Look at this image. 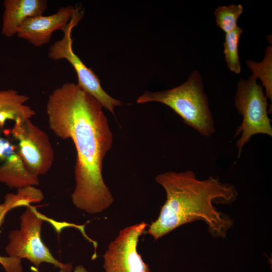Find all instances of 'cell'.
<instances>
[{
    "label": "cell",
    "mask_w": 272,
    "mask_h": 272,
    "mask_svg": "<svg viewBox=\"0 0 272 272\" xmlns=\"http://www.w3.org/2000/svg\"><path fill=\"white\" fill-rule=\"evenodd\" d=\"M20 216V227L10 231L5 250L9 256L26 258L38 268L42 262H47L59 267L63 272H71L73 265L63 263L56 259L41 238V230L46 217L35 207L27 205Z\"/></svg>",
    "instance_id": "obj_5"
},
{
    "label": "cell",
    "mask_w": 272,
    "mask_h": 272,
    "mask_svg": "<svg viewBox=\"0 0 272 272\" xmlns=\"http://www.w3.org/2000/svg\"><path fill=\"white\" fill-rule=\"evenodd\" d=\"M0 263L6 272H23L21 259L0 255Z\"/></svg>",
    "instance_id": "obj_17"
},
{
    "label": "cell",
    "mask_w": 272,
    "mask_h": 272,
    "mask_svg": "<svg viewBox=\"0 0 272 272\" xmlns=\"http://www.w3.org/2000/svg\"><path fill=\"white\" fill-rule=\"evenodd\" d=\"M29 100L28 96L15 90H0V129L7 120L31 119L35 115V111L26 104Z\"/></svg>",
    "instance_id": "obj_12"
},
{
    "label": "cell",
    "mask_w": 272,
    "mask_h": 272,
    "mask_svg": "<svg viewBox=\"0 0 272 272\" xmlns=\"http://www.w3.org/2000/svg\"><path fill=\"white\" fill-rule=\"evenodd\" d=\"M242 12L240 4L218 7L214 12L217 25L225 33L233 31L238 27L237 20Z\"/></svg>",
    "instance_id": "obj_16"
},
{
    "label": "cell",
    "mask_w": 272,
    "mask_h": 272,
    "mask_svg": "<svg viewBox=\"0 0 272 272\" xmlns=\"http://www.w3.org/2000/svg\"><path fill=\"white\" fill-rule=\"evenodd\" d=\"M150 102L168 106L182 118L185 123L204 137H210L215 132L202 77L197 71H193L187 80L178 87L155 92L145 91L137 100V103Z\"/></svg>",
    "instance_id": "obj_3"
},
{
    "label": "cell",
    "mask_w": 272,
    "mask_h": 272,
    "mask_svg": "<svg viewBox=\"0 0 272 272\" xmlns=\"http://www.w3.org/2000/svg\"><path fill=\"white\" fill-rule=\"evenodd\" d=\"M75 11L73 6L60 7L52 15L31 17L25 20L19 27L17 35L36 47L47 44L52 35L61 30L70 22Z\"/></svg>",
    "instance_id": "obj_9"
},
{
    "label": "cell",
    "mask_w": 272,
    "mask_h": 272,
    "mask_svg": "<svg viewBox=\"0 0 272 272\" xmlns=\"http://www.w3.org/2000/svg\"><path fill=\"white\" fill-rule=\"evenodd\" d=\"M10 132L18 142V153L26 169L37 176L46 174L54 160L48 135L31 119L15 121Z\"/></svg>",
    "instance_id": "obj_7"
},
{
    "label": "cell",
    "mask_w": 272,
    "mask_h": 272,
    "mask_svg": "<svg viewBox=\"0 0 272 272\" xmlns=\"http://www.w3.org/2000/svg\"><path fill=\"white\" fill-rule=\"evenodd\" d=\"M59 272H63L62 270H60ZM74 272H88L86 268L82 265H78L74 269Z\"/></svg>",
    "instance_id": "obj_18"
},
{
    "label": "cell",
    "mask_w": 272,
    "mask_h": 272,
    "mask_svg": "<svg viewBox=\"0 0 272 272\" xmlns=\"http://www.w3.org/2000/svg\"><path fill=\"white\" fill-rule=\"evenodd\" d=\"M2 33L10 37L17 34L23 22L31 17L43 15L47 7L46 0H5L3 2Z\"/></svg>",
    "instance_id": "obj_11"
},
{
    "label": "cell",
    "mask_w": 272,
    "mask_h": 272,
    "mask_svg": "<svg viewBox=\"0 0 272 272\" xmlns=\"http://www.w3.org/2000/svg\"><path fill=\"white\" fill-rule=\"evenodd\" d=\"M83 15V10L80 7H76L70 22L62 31L63 37L51 45L48 56L53 60L65 59L69 61L77 74L78 86L95 98L103 107L114 114V107L121 105L122 102L105 92L102 88L98 77L91 69L84 63L73 49L72 31L79 24Z\"/></svg>",
    "instance_id": "obj_6"
},
{
    "label": "cell",
    "mask_w": 272,
    "mask_h": 272,
    "mask_svg": "<svg viewBox=\"0 0 272 272\" xmlns=\"http://www.w3.org/2000/svg\"><path fill=\"white\" fill-rule=\"evenodd\" d=\"M0 162V182L10 188H20L33 181L34 176L26 169L17 146L2 137L1 130Z\"/></svg>",
    "instance_id": "obj_10"
},
{
    "label": "cell",
    "mask_w": 272,
    "mask_h": 272,
    "mask_svg": "<svg viewBox=\"0 0 272 272\" xmlns=\"http://www.w3.org/2000/svg\"><path fill=\"white\" fill-rule=\"evenodd\" d=\"M267 98L262 87L257 83V78L253 75L247 80L241 79L237 83L234 103L237 112L243 117L234 136L235 138L241 134L236 142L238 158L243 147L253 135L264 134L272 136Z\"/></svg>",
    "instance_id": "obj_4"
},
{
    "label": "cell",
    "mask_w": 272,
    "mask_h": 272,
    "mask_svg": "<svg viewBox=\"0 0 272 272\" xmlns=\"http://www.w3.org/2000/svg\"><path fill=\"white\" fill-rule=\"evenodd\" d=\"M43 197L42 192L34 186L18 188L16 193H7L4 202L0 203V227L9 211L17 207L39 202Z\"/></svg>",
    "instance_id": "obj_13"
},
{
    "label": "cell",
    "mask_w": 272,
    "mask_h": 272,
    "mask_svg": "<svg viewBox=\"0 0 272 272\" xmlns=\"http://www.w3.org/2000/svg\"><path fill=\"white\" fill-rule=\"evenodd\" d=\"M148 226L143 221L119 231L103 255L105 272H150L137 250L139 238Z\"/></svg>",
    "instance_id": "obj_8"
},
{
    "label": "cell",
    "mask_w": 272,
    "mask_h": 272,
    "mask_svg": "<svg viewBox=\"0 0 272 272\" xmlns=\"http://www.w3.org/2000/svg\"><path fill=\"white\" fill-rule=\"evenodd\" d=\"M243 32V29L238 26L233 31L226 33L224 43V53L227 66L231 71L237 74L241 72L238 45Z\"/></svg>",
    "instance_id": "obj_15"
},
{
    "label": "cell",
    "mask_w": 272,
    "mask_h": 272,
    "mask_svg": "<svg viewBox=\"0 0 272 272\" xmlns=\"http://www.w3.org/2000/svg\"><path fill=\"white\" fill-rule=\"evenodd\" d=\"M101 104L77 84L66 82L49 95L46 113L50 129L58 138L71 139L76 149V185L72 200L89 214L109 208L114 199L102 174L103 160L113 134Z\"/></svg>",
    "instance_id": "obj_1"
},
{
    "label": "cell",
    "mask_w": 272,
    "mask_h": 272,
    "mask_svg": "<svg viewBox=\"0 0 272 272\" xmlns=\"http://www.w3.org/2000/svg\"><path fill=\"white\" fill-rule=\"evenodd\" d=\"M246 64L257 79H260L265 90L266 96L272 102V47L268 46L264 57L260 62L247 60Z\"/></svg>",
    "instance_id": "obj_14"
},
{
    "label": "cell",
    "mask_w": 272,
    "mask_h": 272,
    "mask_svg": "<svg viewBox=\"0 0 272 272\" xmlns=\"http://www.w3.org/2000/svg\"><path fill=\"white\" fill-rule=\"evenodd\" d=\"M155 179L165 189L166 199L158 218L148 225L146 232L154 240L198 220L207 224L212 237H226L233 221L214 204L230 205L236 199L238 193L233 184L223 183L214 176L199 180L191 170L167 171L158 174Z\"/></svg>",
    "instance_id": "obj_2"
}]
</instances>
